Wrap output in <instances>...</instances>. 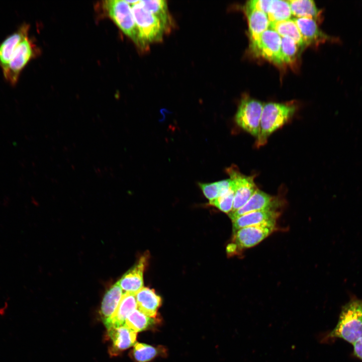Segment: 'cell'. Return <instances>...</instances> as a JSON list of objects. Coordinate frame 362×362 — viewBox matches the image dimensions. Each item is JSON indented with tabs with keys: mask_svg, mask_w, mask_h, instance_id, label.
I'll return each instance as SVG.
<instances>
[{
	"mask_svg": "<svg viewBox=\"0 0 362 362\" xmlns=\"http://www.w3.org/2000/svg\"><path fill=\"white\" fill-rule=\"evenodd\" d=\"M157 322L156 318L149 317L136 309L128 315L124 325L137 332L150 329Z\"/></svg>",
	"mask_w": 362,
	"mask_h": 362,
	"instance_id": "603a6c76",
	"label": "cell"
},
{
	"mask_svg": "<svg viewBox=\"0 0 362 362\" xmlns=\"http://www.w3.org/2000/svg\"><path fill=\"white\" fill-rule=\"evenodd\" d=\"M131 351V357L135 362H149L154 358L166 354L162 346H153L143 343L136 342Z\"/></svg>",
	"mask_w": 362,
	"mask_h": 362,
	"instance_id": "7402d4cb",
	"label": "cell"
},
{
	"mask_svg": "<svg viewBox=\"0 0 362 362\" xmlns=\"http://www.w3.org/2000/svg\"><path fill=\"white\" fill-rule=\"evenodd\" d=\"M298 44L289 37H281V51L283 63H291L298 52Z\"/></svg>",
	"mask_w": 362,
	"mask_h": 362,
	"instance_id": "484cf974",
	"label": "cell"
},
{
	"mask_svg": "<svg viewBox=\"0 0 362 362\" xmlns=\"http://www.w3.org/2000/svg\"><path fill=\"white\" fill-rule=\"evenodd\" d=\"M353 345V355L362 360V338L355 342Z\"/></svg>",
	"mask_w": 362,
	"mask_h": 362,
	"instance_id": "f546056e",
	"label": "cell"
},
{
	"mask_svg": "<svg viewBox=\"0 0 362 362\" xmlns=\"http://www.w3.org/2000/svg\"><path fill=\"white\" fill-rule=\"evenodd\" d=\"M107 329L108 335L112 342L109 352L113 356L118 355L136 343L137 332L125 325Z\"/></svg>",
	"mask_w": 362,
	"mask_h": 362,
	"instance_id": "8fae6325",
	"label": "cell"
},
{
	"mask_svg": "<svg viewBox=\"0 0 362 362\" xmlns=\"http://www.w3.org/2000/svg\"><path fill=\"white\" fill-rule=\"evenodd\" d=\"M137 25L142 48L145 49L151 43L162 40L165 29L159 20L147 10L140 1L131 5Z\"/></svg>",
	"mask_w": 362,
	"mask_h": 362,
	"instance_id": "3957f363",
	"label": "cell"
},
{
	"mask_svg": "<svg viewBox=\"0 0 362 362\" xmlns=\"http://www.w3.org/2000/svg\"><path fill=\"white\" fill-rule=\"evenodd\" d=\"M104 7L109 16L122 32L142 48L138 29L131 6L126 1L109 0L104 2Z\"/></svg>",
	"mask_w": 362,
	"mask_h": 362,
	"instance_id": "277c9868",
	"label": "cell"
},
{
	"mask_svg": "<svg viewBox=\"0 0 362 362\" xmlns=\"http://www.w3.org/2000/svg\"><path fill=\"white\" fill-rule=\"evenodd\" d=\"M295 22L305 44H318L331 37L323 33L319 28L317 21L309 18H294Z\"/></svg>",
	"mask_w": 362,
	"mask_h": 362,
	"instance_id": "4fadbf2b",
	"label": "cell"
},
{
	"mask_svg": "<svg viewBox=\"0 0 362 362\" xmlns=\"http://www.w3.org/2000/svg\"><path fill=\"white\" fill-rule=\"evenodd\" d=\"M276 202L275 197L257 189L243 206L233 212L229 213V216L233 221L248 213L273 209Z\"/></svg>",
	"mask_w": 362,
	"mask_h": 362,
	"instance_id": "7c38bea8",
	"label": "cell"
},
{
	"mask_svg": "<svg viewBox=\"0 0 362 362\" xmlns=\"http://www.w3.org/2000/svg\"><path fill=\"white\" fill-rule=\"evenodd\" d=\"M35 53L33 42L27 37L18 45L8 64L2 68L5 80L11 85H16L22 70Z\"/></svg>",
	"mask_w": 362,
	"mask_h": 362,
	"instance_id": "5b68a950",
	"label": "cell"
},
{
	"mask_svg": "<svg viewBox=\"0 0 362 362\" xmlns=\"http://www.w3.org/2000/svg\"><path fill=\"white\" fill-rule=\"evenodd\" d=\"M251 45L255 43L260 36L269 29L270 22L267 15L263 12L245 8Z\"/></svg>",
	"mask_w": 362,
	"mask_h": 362,
	"instance_id": "ac0fdd59",
	"label": "cell"
},
{
	"mask_svg": "<svg viewBox=\"0 0 362 362\" xmlns=\"http://www.w3.org/2000/svg\"><path fill=\"white\" fill-rule=\"evenodd\" d=\"M148 256H142L137 263L117 282L125 293L135 294L143 287V273L147 265Z\"/></svg>",
	"mask_w": 362,
	"mask_h": 362,
	"instance_id": "30bf717a",
	"label": "cell"
},
{
	"mask_svg": "<svg viewBox=\"0 0 362 362\" xmlns=\"http://www.w3.org/2000/svg\"><path fill=\"white\" fill-rule=\"evenodd\" d=\"M137 308L135 294L129 293H123L117 309L112 317L110 327H117L124 325L128 315Z\"/></svg>",
	"mask_w": 362,
	"mask_h": 362,
	"instance_id": "d6986e66",
	"label": "cell"
},
{
	"mask_svg": "<svg viewBox=\"0 0 362 362\" xmlns=\"http://www.w3.org/2000/svg\"><path fill=\"white\" fill-rule=\"evenodd\" d=\"M289 3L292 15L296 18H309L316 21L321 18V11L312 0H290Z\"/></svg>",
	"mask_w": 362,
	"mask_h": 362,
	"instance_id": "ffe728a7",
	"label": "cell"
},
{
	"mask_svg": "<svg viewBox=\"0 0 362 362\" xmlns=\"http://www.w3.org/2000/svg\"><path fill=\"white\" fill-rule=\"evenodd\" d=\"M143 7L154 15L162 23L165 32H168L172 25L166 2L164 0L140 1Z\"/></svg>",
	"mask_w": 362,
	"mask_h": 362,
	"instance_id": "44dd1931",
	"label": "cell"
},
{
	"mask_svg": "<svg viewBox=\"0 0 362 362\" xmlns=\"http://www.w3.org/2000/svg\"><path fill=\"white\" fill-rule=\"evenodd\" d=\"M267 16L270 23L290 19L292 13L288 1L272 0Z\"/></svg>",
	"mask_w": 362,
	"mask_h": 362,
	"instance_id": "d4e9b609",
	"label": "cell"
},
{
	"mask_svg": "<svg viewBox=\"0 0 362 362\" xmlns=\"http://www.w3.org/2000/svg\"><path fill=\"white\" fill-rule=\"evenodd\" d=\"M29 25L23 24L0 44V67L3 68L9 62L18 45L28 37Z\"/></svg>",
	"mask_w": 362,
	"mask_h": 362,
	"instance_id": "9a60e30c",
	"label": "cell"
},
{
	"mask_svg": "<svg viewBox=\"0 0 362 362\" xmlns=\"http://www.w3.org/2000/svg\"><path fill=\"white\" fill-rule=\"evenodd\" d=\"M278 213L274 209L258 211L245 214L233 221V230L248 226L259 225L271 221H276Z\"/></svg>",
	"mask_w": 362,
	"mask_h": 362,
	"instance_id": "e0dca14e",
	"label": "cell"
},
{
	"mask_svg": "<svg viewBox=\"0 0 362 362\" xmlns=\"http://www.w3.org/2000/svg\"><path fill=\"white\" fill-rule=\"evenodd\" d=\"M281 37L274 30L268 29L251 45L255 53L276 64H283L281 51Z\"/></svg>",
	"mask_w": 362,
	"mask_h": 362,
	"instance_id": "52a82bcc",
	"label": "cell"
},
{
	"mask_svg": "<svg viewBox=\"0 0 362 362\" xmlns=\"http://www.w3.org/2000/svg\"><path fill=\"white\" fill-rule=\"evenodd\" d=\"M233 183L235 195L233 207L230 212H233L243 206L252 196L257 188L253 176H246L240 173L234 166L226 169Z\"/></svg>",
	"mask_w": 362,
	"mask_h": 362,
	"instance_id": "ba28073f",
	"label": "cell"
},
{
	"mask_svg": "<svg viewBox=\"0 0 362 362\" xmlns=\"http://www.w3.org/2000/svg\"><path fill=\"white\" fill-rule=\"evenodd\" d=\"M123 290L116 283L106 293L101 308L102 320L107 329L111 326L112 317L123 296Z\"/></svg>",
	"mask_w": 362,
	"mask_h": 362,
	"instance_id": "5bb4252c",
	"label": "cell"
},
{
	"mask_svg": "<svg viewBox=\"0 0 362 362\" xmlns=\"http://www.w3.org/2000/svg\"><path fill=\"white\" fill-rule=\"evenodd\" d=\"M235 188L233 183L232 187L226 193L209 202L210 204L224 213H229L232 209Z\"/></svg>",
	"mask_w": 362,
	"mask_h": 362,
	"instance_id": "4316f807",
	"label": "cell"
},
{
	"mask_svg": "<svg viewBox=\"0 0 362 362\" xmlns=\"http://www.w3.org/2000/svg\"><path fill=\"white\" fill-rule=\"evenodd\" d=\"M263 106L259 101L244 98L241 101L235 117V122L239 127L256 138L259 133Z\"/></svg>",
	"mask_w": 362,
	"mask_h": 362,
	"instance_id": "8992f818",
	"label": "cell"
},
{
	"mask_svg": "<svg viewBox=\"0 0 362 362\" xmlns=\"http://www.w3.org/2000/svg\"><path fill=\"white\" fill-rule=\"evenodd\" d=\"M272 0H252L248 1L245 8L263 12L266 15L269 12Z\"/></svg>",
	"mask_w": 362,
	"mask_h": 362,
	"instance_id": "f1b7e54d",
	"label": "cell"
},
{
	"mask_svg": "<svg viewBox=\"0 0 362 362\" xmlns=\"http://www.w3.org/2000/svg\"><path fill=\"white\" fill-rule=\"evenodd\" d=\"M328 337L352 344L362 338V299L353 296L342 307L338 322Z\"/></svg>",
	"mask_w": 362,
	"mask_h": 362,
	"instance_id": "6da1fadb",
	"label": "cell"
},
{
	"mask_svg": "<svg viewBox=\"0 0 362 362\" xmlns=\"http://www.w3.org/2000/svg\"><path fill=\"white\" fill-rule=\"evenodd\" d=\"M205 196L209 202L214 200L219 196V189L217 182L211 183H199Z\"/></svg>",
	"mask_w": 362,
	"mask_h": 362,
	"instance_id": "83f0119b",
	"label": "cell"
},
{
	"mask_svg": "<svg viewBox=\"0 0 362 362\" xmlns=\"http://www.w3.org/2000/svg\"><path fill=\"white\" fill-rule=\"evenodd\" d=\"M295 111L296 107L293 104L268 103L264 105L256 146L264 145L268 137L284 125L293 117Z\"/></svg>",
	"mask_w": 362,
	"mask_h": 362,
	"instance_id": "7a4b0ae2",
	"label": "cell"
},
{
	"mask_svg": "<svg viewBox=\"0 0 362 362\" xmlns=\"http://www.w3.org/2000/svg\"><path fill=\"white\" fill-rule=\"evenodd\" d=\"M135 296L138 309L149 317L156 318L161 305V298L154 290L143 287Z\"/></svg>",
	"mask_w": 362,
	"mask_h": 362,
	"instance_id": "2e32d148",
	"label": "cell"
},
{
	"mask_svg": "<svg viewBox=\"0 0 362 362\" xmlns=\"http://www.w3.org/2000/svg\"><path fill=\"white\" fill-rule=\"evenodd\" d=\"M276 221L240 228L234 232L235 245L240 249L253 247L266 238L274 230Z\"/></svg>",
	"mask_w": 362,
	"mask_h": 362,
	"instance_id": "9c48e42d",
	"label": "cell"
},
{
	"mask_svg": "<svg viewBox=\"0 0 362 362\" xmlns=\"http://www.w3.org/2000/svg\"><path fill=\"white\" fill-rule=\"evenodd\" d=\"M270 29L275 31L281 37H289L298 46L304 45L298 28L293 19L270 23Z\"/></svg>",
	"mask_w": 362,
	"mask_h": 362,
	"instance_id": "cb8c5ba5",
	"label": "cell"
}]
</instances>
